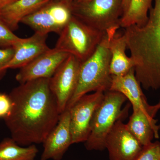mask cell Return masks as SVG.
<instances>
[{
  "label": "cell",
  "instance_id": "obj_12",
  "mask_svg": "<svg viewBox=\"0 0 160 160\" xmlns=\"http://www.w3.org/2000/svg\"><path fill=\"white\" fill-rule=\"evenodd\" d=\"M112 81L110 91L118 92L125 96L132 106L133 110H142L154 118L160 109L159 103L151 106L147 102L135 75L134 68L121 76L112 75Z\"/></svg>",
  "mask_w": 160,
  "mask_h": 160
},
{
  "label": "cell",
  "instance_id": "obj_16",
  "mask_svg": "<svg viewBox=\"0 0 160 160\" xmlns=\"http://www.w3.org/2000/svg\"><path fill=\"white\" fill-rule=\"evenodd\" d=\"M49 0H17L0 9V17L12 31L18 28L22 20L37 11Z\"/></svg>",
  "mask_w": 160,
  "mask_h": 160
},
{
  "label": "cell",
  "instance_id": "obj_25",
  "mask_svg": "<svg viewBox=\"0 0 160 160\" xmlns=\"http://www.w3.org/2000/svg\"><path fill=\"white\" fill-rule=\"evenodd\" d=\"M129 1H130V0H122V5L123 14H124V12H126V9H127V8H128V6H129Z\"/></svg>",
  "mask_w": 160,
  "mask_h": 160
},
{
  "label": "cell",
  "instance_id": "obj_6",
  "mask_svg": "<svg viewBox=\"0 0 160 160\" xmlns=\"http://www.w3.org/2000/svg\"><path fill=\"white\" fill-rule=\"evenodd\" d=\"M122 0H90L72 4V16L102 32L119 28L122 16Z\"/></svg>",
  "mask_w": 160,
  "mask_h": 160
},
{
  "label": "cell",
  "instance_id": "obj_26",
  "mask_svg": "<svg viewBox=\"0 0 160 160\" xmlns=\"http://www.w3.org/2000/svg\"><path fill=\"white\" fill-rule=\"evenodd\" d=\"M90 1V0H75L74 2L78 3H83L88 2V1Z\"/></svg>",
  "mask_w": 160,
  "mask_h": 160
},
{
  "label": "cell",
  "instance_id": "obj_4",
  "mask_svg": "<svg viewBox=\"0 0 160 160\" xmlns=\"http://www.w3.org/2000/svg\"><path fill=\"white\" fill-rule=\"evenodd\" d=\"M127 100L118 92L109 90L104 92L102 102L93 115L89 137L85 142L87 150L102 151L106 149L105 141L112 128L117 122L127 118L130 104L122 109Z\"/></svg>",
  "mask_w": 160,
  "mask_h": 160
},
{
  "label": "cell",
  "instance_id": "obj_27",
  "mask_svg": "<svg viewBox=\"0 0 160 160\" xmlns=\"http://www.w3.org/2000/svg\"><path fill=\"white\" fill-rule=\"evenodd\" d=\"M49 1H52V0H49ZM62 1H65V2H68L69 3H72L74 2L75 0H62Z\"/></svg>",
  "mask_w": 160,
  "mask_h": 160
},
{
  "label": "cell",
  "instance_id": "obj_2",
  "mask_svg": "<svg viewBox=\"0 0 160 160\" xmlns=\"http://www.w3.org/2000/svg\"><path fill=\"white\" fill-rule=\"evenodd\" d=\"M146 22L125 29L127 49L136 63L135 75L144 89L160 88V0H154Z\"/></svg>",
  "mask_w": 160,
  "mask_h": 160
},
{
  "label": "cell",
  "instance_id": "obj_24",
  "mask_svg": "<svg viewBox=\"0 0 160 160\" xmlns=\"http://www.w3.org/2000/svg\"><path fill=\"white\" fill-rule=\"evenodd\" d=\"M16 1L17 0H0V9Z\"/></svg>",
  "mask_w": 160,
  "mask_h": 160
},
{
  "label": "cell",
  "instance_id": "obj_7",
  "mask_svg": "<svg viewBox=\"0 0 160 160\" xmlns=\"http://www.w3.org/2000/svg\"><path fill=\"white\" fill-rule=\"evenodd\" d=\"M72 4L62 0H52L24 18L21 23L29 26L35 32L60 34L72 18Z\"/></svg>",
  "mask_w": 160,
  "mask_h": 160
},
{
  "label": "cell",
  "instance_id": "obj_28",
  "mask_svg": "<svg viewBox=\"0 0 160 160\" xmlns=\"http://www.w3.org/2000/svg\"><path fill=\"white\" fill-rule=\"evenodd\" d=\"M158 103H159V104H160V99L159 102ZM159 129H160V125H159Z\"/></svg>",
  "mask_w": 160,
  "mask_h": 160
},
{
  "label": "cell",
  "instance_id": "obj_19",
  "mask_svg": "<svg viewBox=\"0 0 160 160\" xmlns=\"http://www.w3.org/2000/svg\"><path fill=\"white\" fill-rule=\"evenodd\" d=\"M38 152L34 144L22 147L12 138L0 143V160H34Z\"/></svg>",
  "mask_w": 160,
  "mask_h": 160
},
{
  "label": "cell",
  "instance_id": "obj_3",
  "mask_svg": "<svg viewBox=\"0 0 160 160\" xmlns=\"http://www.w3.org/2000/svg\"><path fill=\"white\" fill-rule=\"evenodd\" d=\"M113 28L105 32L102 39L92 55L82 62L76 89L66 109H69L80 98L92 91H109L112 77L110 72L111 53L109 45L118 31Z\"/></svg>",
  "mask_w": 160,
  "mask_h": 160
},
{
  "label": "cell",
  "instance_id": "obj_13",
  "mask_svg": "<svg viewBox=\"0 0 160 160\" xmlns=\"http://www.w3.org/2000/svg\"><path fill=\"white\" fill-rule=\"evenodd\" d=\"M41 160H61L72 143L69 109L61 113L58 122L43 142Z\"/></svg>",
  "mask_w": 160,
  "mask_h": 160
},
{
  "label": "cell",
  "instance_id": "obj_8",
  "mask_svg": "<svg viewBox=\"0 0 160 160\" xmlns=\"http://www.w3.org/2000/svg\"><path fill=\"white\" fill-rule=\"evenodd\" d=\"M102 91H96L80 98L69 109L72 144L85 142L89 137L96 110L104 98Z\"/></svg>",
  "mask_w": 160,
  "mask_h": 160
},
{
  "label": "cell",
  "instance_id": "obj_11",
  "mask_svg": "<svg viewBox=\"0 0 160 160\" xmlns=\"http://www.w3.org/2000/svg\"><path fill=\"white\" fill-rule=\"evenodd\" d=\"M69 55L54 48L50 49L20 68L16 79L22 84L38 79L50 78Z\"/></svg>",
  "mask_w": 160,
  "mask_h": 160
},
{
  "label": "cell",
  "instance_id": "obj_14",
  "mask_svg": "<svg viewBox=\"0 0 160 160\" xmlns=\"http://www.w3.org/2000/svg\"><path fill=\"white\" fill-rule=\"evenodd\" d=\"M47 37L48 34L35 32L30 37L22 38L12 46L14 50V55L6 66V70L20 69L49 50L50 48L46 42Z\"/></svg>",
  "mask_w": 160,
  "mask_h": 160
},
{
  "label": "cell",
  "instance_id": "obj_22",
  "mask_svg": "<svg viewBox=\"0 0 160 160\" xmlns=\"http://www.w3.org/2000/svg\"><path fill=\"white\" fill-rule=\"evenodd\" d=\"M14 53L12 47L0 49V79L6 72V66L13 57Z\"/></svg>",
  "mask_w": 160,
  "mask_h": 160
},
{
  "label": "cell",
  "instance_id": "obj_5",
  "mask_svg": "<svg viewBox=\"0 0 160 160\" xmlns=\"http://www.w3.org/2000/svg\"><path fill=\"white\" fill-rule=\"evenodd\" d=\"M105 32L92 28L72 16L60 33L54 48L83 62L94 52Z\"/></svg>",
  "mask_w": 160,
  "mask_h": 160
},
{
  "label": "cell",
  "instance_id": "obj_10",
  "mask_svg": "<svg viewBox=\"0 0 160 160\" xmlns=\"http://www.w3.org/2000/svg\"><path fill=\"white\" fill-rule=\"evenodd\" d=\"M105 146L110 160H134L143 147L122 121L117 122L112 128Z\"/></svg>",
  "mask_w": 160,
  "mask_h": 160
},
{
  "label": "cell",
  "instance_id": "obj_9",
  "mask_svg": "<svg viewBox=\"0 0 160 160\" xmlns=\"http://www.w3.org/2000/svg\"><path fill=\"white\" fill-rule=\"evenodd\" d=\"M82 62L69 55L49 79L50 89L57 101L61 113L66 110L76 89Z\"/></svg>",
  "mask_w": 160,
  "mask_h": 160
},
{
  "label": "cell",
  "instance_id": "obj_15",
  "mask_svg": "<svg viewBox=\"0 0 160 160\" xmlns=\"http://www.w3.org/2000/svg\"><path fill=\"white\" fill-rule=\"evenodd\" d=\"M157 120L141 110H133L126 126L132 134L143 146L150 144L153 138H158Z\"/></svg>",
  "mask_w": 160,
  "mask_h": 160
},
{
  "label": "cell",
  "instance_id": "obj_21",
  "mask_svg": "<svg viewBox=\"0 0 160 160\" xmlns=\"http://www.w3.org/2000/svg\"><path fill=\"white\" fill-rule=\"evenodd\" d=\"M134 160H160V143L151 142L143 146L142 149Z\"/></svg>",
  "mask_w": 160,
  "mask_h": 160
},
{
  "label": "cell",
  "instance_id": "obj_18",
  "mask_svg": "<svg viewBox=\"0 0 160 160\" xmlns=\"http://www.w3.org/2000/svg\"><path fill=\"white\" fill-rule=\"evenodd\" d=\"M152 0H130L129 6L120 21V27L126 29L129 26L144 25L148 18V11Z\"/></svg>",
  "mask_w": 160,
  "mask_h": 160
},
{
  "label": "cell",
  "instance_id": "obj_1",
  "mask_svg": "<svg viewBox=\"0 0 160 160\" xmlns=\"http://www.w3.org/2000/svg\"><path fill=\"white\" fill-rule=\"evenodd\" d=\"M49 79L20 84L9 93L12 109L4 120L20 146L43 143L58 122L61 113Z\"/></svg>",
  "mask_w": 160,
  "mask_h": 160
},
{
  "label": "cell",
  "instance_id": "obj_17",
  "mask_svg": "<svg viewBox=\"0 0 160 160\" xmlns=\"http://www.w3.org/2000/svg\"><path fill=\"white\" fill-rule=\"evenodd\" d=\"M111 53L110 72L111 75L121 76L126 74L136 66V63L126 54L127 49L126 36L117 32L111 38L109 45Z\"/></svg>",
  "mask_w": 160,
  "mask_h": 160
},
{
  "label": "cell",
  "instance_id": "obj_23",
  "mask_svg": "<svg viewBox=\"0 0 160 160\" xmlns=\"http://www.w3.org/2000/svg\"><path fill=\"white\" fill-rule=\"evenodd\" d=\"M12 102L9 95L0 93V118L5 119L11 112Z\"/></svg>",
  "mask_w": 160,
  "mask_h": 160
},
{
  "label": "cell",
  "instance_id": "obj_20",
  "mask_svg": "<svg viewBox=\"0 0 160 160\" xmlns=\"http://www.w3.org/2000/svg\"><path fill=\"white\" fill-rule=\"evenodd\" d=\"M21 39L13 33L0 17V47L2 48L12 47Z\"/></svg>",
  "mask_w": 160,
  "mask_h": 160
}]
</instances>
